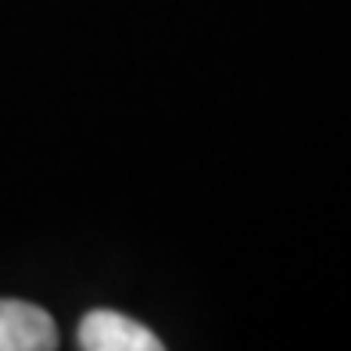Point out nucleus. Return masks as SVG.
Instances as JSON below:
<instances>
[{
    "label": "nucleus",
    "instance_id": "nucleus-1",
    "mask_svg": "<svg viewBox=\"0 0 351 351\" xmlns=\"http://www.w3.org/2000/svg\"><path fill=\"white\" fill-rule=\"evenodd\" d=\"M75 337H79V348L86 351H158L162 348V341L143 323L111 308L86 312Z\"/></svg>",
    "mask_w": 351,
    "mask_h": 351
},
{
    "label": "nucleus",
    "instance_id": "nucleus-2",
    "mask_svg": "<svg viewBox=\"0 0 351 351\" xmlns=\"http://www.w3.org/2000/svg\"><path fill=\"white\" fill-rule=\"evenodd\" d=\"M58 344V326L40 305L0 301V351H47Z\"/></svg>",
    "mask_w": 351,
    "mask_h": 351
}]
</instances>
